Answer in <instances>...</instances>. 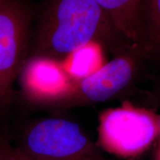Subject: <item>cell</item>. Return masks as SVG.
Listing matches in <instances>:
<instances>
[{"label":"cell","mask_w":160,"mask_h":160,"mask_svg":"<svg viewBox=\"0 0 160 160\" xmlns=\"http://www.w3.org/2000/svg\"><path fill=\"white\" fill-rule=\"evenodd\" d=\"M91 43L114 55L130 46L95 0H48L33 29L28 59L62 62Z\"/></svg>","instance_id":"1"},{"label":"cell","mask_w":160,"mask_h":160,"mask_svg":"<svg viewBox=\"0 0 160 160\" xmlns=\"http://www.w3.org/2000/svg\"><path fill=\"white\" fill-rule=\"evenodd\" d=\"M147 57L142 49L131 46L125 48L97 71L72 79L51 111H62L113 99L137 81Z\"/></svg>","instance_id":"2"},{"label":"cell","mask_w":160,"mask_h":160,"mask_svg":"<svg viewBox=\"0 0 160 160\" xmlns=\"http://www.w3.org/2000/svg\"><path fill=\"white\" fill-rule=\"evenodd\" d=\"M17 148L34 160H108L79 124L61 117L27 126Z\"/></svg>","instance_id":"3"},{"label":"cell","mask_w":160,"mask_h":160,"mask_svg":"<svg viewBox=\"0 0 160 160\" xmlns=\"http://www.w3.org/2000/svg\"><path fill=\"white\" fill-rule=\"evenodd\" d=\"M159 119L153 110L125 102L100 113L99 142L104 150L119 157H139L159 137Z\"/></svg>","instance_id":"4"},{"label":"cell","mask_w":160,"mask_h":160,"mask_svg":"<svg viewBox=\"0 0 160 160\" xmlns=\"http://www.w3.org/2000/svg\"><path fill=\"white\" fill-rule=\"evenodd\" d=\"M33 15L19 0L0 5V109L7 111L13 97V84L27 61L33 33Z\"/></svg>","instance_id":"5"},{"label":"cell","mask_w":160,"mask_h":160,"mask_svg":"<svg viewBox=\"0 0 160 160\" xmlns=\"http://www.w3.org/2000/svg\"><path fill=\"white\" fill-rule=\"evenodd\" d=\"M18 77L25 102L48 111L73 79L62 62L40 57L28 58Z\"/></svg>","instance_id":"6"},{"label":"cell","mask_w":160,"mask_h":160,"mask_svg":"<svg viewBox=\"0 0 160 160\" xmlns=\"http://www.w3.org/2000/svg\"><path fill=\"white\" fill-rule=\"evenodd\" d=\"M130 46L150 54L142 17L143 0H95Z\"/></svg>","instance_id":"7"},{"label":"cell","mask_w":160,"mask_h":160,"mask_svg":"<svg viewBox=\"0 0 160 160\" xmlns=\"http://www.w3.org/2000/svg\"><path fill=\"white\" fill-rule=\"evenodd\" d=\"M142 17L150 53L160 51V0H143Z\"/></svg>","instance_id":"8"},{"label":"cell","mask_w":160,"mask_h":160,"mask_svg":"<svg viewBox=\"0 0 160 160\" xmlns=\"http://www.w3.org/2000/svg\"><path fill=\"white\" fill-rule=\"evenodd\" d=\"M0 160H34L12 145L8 136L0 131Z\"/></svg>","instance_id":"9"},{"label":"cell","mask_w":160,"mask_h":160,"mask_svg":"<svg viewBox=\"0 0 160 160\" xmlns=\"http://www.w3.org/2000/svg\"><path fill=\"white\" fill-rule=\"evenodd\" d=\"M150 99L156 105H160V81L149 93Z\"/></svg>","instance_id":"10"},{"label":"cell","mask_w":160,"mask_h":160,"mask_svg":"<svg viewBox=\"0 0 160 160\" xmlns=\"http://www.w3.org/2000/svg\"><path fill=\"white\" fill-rule=\"evenodd\" d=\"M156 160H160V142L157 151V154H156Z\"/></svg>","instance_id":"11"},{"label":"cell","mask_w":160,"mask_h":160,"mask_svg":"<svg viewBox=\"0 0 160 160\" xmlns=\"http://www.w3.org/2000/svg\"><path fill=\"white\" fill-rule=\"evenodd\" d=\"M3 1H4V0H0V5H1V4L3 2Z\"/></svg>","instance_id":"12"},{"label":"cell","mask_w":160,"mask_h":160,"mask_svg":"<svg viewBox=\"0 0 160 160\" xmlns=\"http://www.w3.org/2000/svg\"><path fill=\"white\" fill-rule=\"evenodd\" d=\"M159 126H160V119H159ZM159 137H160V128H159Z\"/></svg>","instance_id":"13"}]
</instances>
